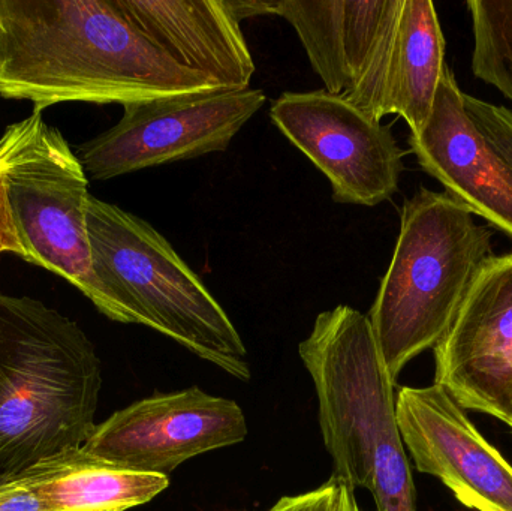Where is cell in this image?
Wrapping results in <instances>:
<instances>
[{"label": "cell", "mask_w": 512, "mask_h": 511, "mask_svg": "<svg viewBox=\"0 0 512 511\" xmlns=\"http://www.w3.org/2000/svg\"><path fill=\"white\" fill-rule=\"evenodd\" d=\"M218 90L155 47L114 0H0V96L26 99L35 113Z\"/></svg>", "instance_id": "6da1fadb"}, {"label": "cell", "mask_w": 512, "mask_h": 511, "mask_svg": "<svg viewBox=\"0 0 512 511\" xmlns=\"http://www.w3.org/2000/svg\"><path fill=\"white\" fill-rule=\"evenodd\" d=\"M101 386V360L77 323L0 294V474L83 447Z\"/></svg>", "instance_id": "7a4b0ae2"}, {"label": "cell", "mask_w": 512, "mask_h": 511, "mask_svg": "<svg viewBox=\"0 0 512 511\" xmlns=\"http://www.w3.org/2000/svg\"><path fill=\"white\" fill-rule=\"evenodd\" d=\"M493 257V231L447 192L421 186L403 203L390 266L369 317L391 380L453 326Z\"/></svg>", "instance_id": "3957f363"}, {"label": "cell", "mask_w": 512, "mask_h": 511, "mask_svg": "<svg viewBox=\"0 0 512 511\" xmlns=\"http://www.w3.org/2000/svg\"><path fill=\"white\" fill-rule=\"evenodd\" d=\"M87 234L93 272L113 306V321L150 327L249 381L248 350L233 321L149 222L90 195Z\"/></svg>", "instance_id": "277c9868"}, {"label": "cell", "mask_w": 512, "mask_h": 511, "mask_svg": "<svg viewBox=\"0 0 512 511\" xmlns=\"http://www.w3.org/2000/svg\"><path fill=\"white\" fill-rule=\"evenodd\" d=\"M0 173L23 260L62 276L113 320L93 272L86 170L62 132L35 111L12 123L0 137Z\"/></svg>", "instance_id": "5b68a950"}, {"label": "cell", "mask_w": 512, "mask_h": 511, "mask_svg": "<svg viewBox=\"0 0 512 511\" xmlns=\"http://www.w3.org/2000/svg\"><path fill=\"white\" fill-rule=\"evenodd\" d=\"M267 101L262 90L165 96L123 105L116 126L78 147L95 180L224 152Z\"/></svg>", "instance_id": "8992f818"}, {"label": "cell", "mask_w": 512, "mask_h": 511, "mask_svg": "<svg viewBox=\"0 0 512 511\" xmlns=\"http://www.w3.org/2000/svg\"><path fill=\"white\" fill-rule=\"evenodd\" d=\"M270 117L330 180L336 203L375 207L399 191L405 152L388 126L343 96L286 92Z\"/></svg>", "instance_id": "52a82bcc"}, {"label": "cell", "mask_w": 512, "mask_h": 511, "mask_svg": "<svg viewBox=\"0 0 512 511\" xmlns=\"http://www.w3.org/2000/svg\"><path fill=\"white\" fill-rule=\"evenodd\" d=\"M246 437L248 423L237 402L189 387L155 393L116 411L96 425L83 447L110 464L170 477L189 459Z\"/></svg>", "instance_id": "ba28073f"}, {"label": "cell", "mask_w": 512, "mask_h": 511, "mask_svg": "<svg viewBox=\"0 0 512 511\" xmlns=\"http://www.w3.org/2000/svg\"><path fill=\"white\" fill-rule=\"evenodd\" d=\"M396 383L384 366L340 384L319 414L333 477L366 489L376 511H417V494L396 422Z\"/></svg>", "instance_id": "9c48e42d"}, {"label": "cell", "mask_w": 512, "mask_h": 511, "mask_svg": "<svg viewBox=\"0 0 512 511\" xmlns=\"http://www.w3.org/2000/svg\"><path fill=\"white\" fill-rule=\"evenodd\" d=\"M435 384L465 410L512 422V252L493 255L435 348Z\"/></svg>", "instance_id": "30bf717a"}, {"label": "cell", "mask_w": 512, "mask_h": 511, "mask_svg": "<svg viewBox=\"0 0 512 511\" xmlns=\"http://www.w3.org/2000/svg\"><path fill=\"white\" fill-rule=\"evenodd\" d=\"M396 422L415 468L441 480L463 506L512 511L511 465L444 387H400Z\"/></svg>", "instance_id": "8fae6325"}, {"label": "cell", "mask_w": 512, "mask_h": 511, "mask_svg": "<svg viewBox=\"0 0 512 511\" xmlns=\"http://www.w3.org/2000/svg\"><path fill=\"white\" fill-rule=\"evenodd\" d=\"M445 68V38L433 2L393 0L360 78L342 96L379 122L397 114L418 134L429 122Z\"/></svg>", "instance_id": "7c38bea8"}, {"label": "cell", "mask_w": 512, "mask_h": 511, "mask_svg": "<svg viewBox=\"0 0 512 511\" xmlns=\"http://www.w3.org/2000/svg\"><path fill=\"white\" fill-rule=\"evenodd\" d=\"M465 93L445 68L429 122L409 135L418 164L472 215L512 239V168L466 111Z\"/></svg>", "instance_id": "4fadbf2b"}, {"label": "cell", "mask_w": 512, "mask_h": 511, "mask_svg": "<svg viewBox=\"0 0 512 511\" xmlns=\"http://www.w3.org/2000/svg\"><path fill=\"white\" fill-rule=\"evenodd\" d=\"M122 14L177 65L222 90L249 89L255 62L228 0H114Z\"/></svg>", "instance_id": "5bb4252c"}, {"label": "cell", "mask_w": 512, "mask_h": 511, "mask_svg": "<svg viewBox=\"0 0 512 511\" xmlns=\"http://www.w3.org/2000/svg\"><path fill=\"white\" fill-rule=\"evenodd\" d=\"M393 0H277L273 14L291 23L325 90L352 89L390 14Z\"/></svg>", "instance_id": "9a60e30c"}, {"label": "cell", "mask_w": 512, "mask_h": 511, "mask_svg": "<svg viewBox=\"0 0 512 511\" xmlns=\"http://www.w3.org/2000/svg\"><path fill=\"white\" fill-rule=\"evenodd\" d=\"M21 471L51 511H125L150 503L170 486V477L110 464L84 447L63 450Z\"/></svg>", "instance_id": "2e32d148"}, {"label": "cell", "mask_w": 512, "mask_h": 511, "mask_svg": "<svg viewBox=\"0 0 512 511\" xmlns=\"http://www.w3.org/2000/svg\"><path fill=\"white\" fill-rule=\"evenodd\" d=\"M474 32L472 72L512 104V0L466 2Z\"/></svg>", "instance_id": "e0dca14e"}, {"label": "cell", "mask_w": 512, "mask_h": 511, "mask_svg": "<svg viewBox=\"0 0 512 511\" xmlns=\"http://www.w3.org/2000/svg\"><path fill=\"white\" fill-rule=\"evenodd\" d=\"M466 111L484 137L512 168V110L472 95H463Z\"/></svg>", "instance_id": "ac0fdd59"}, {"label": "cell", "mask_w": 512, "mask_h": 511, "mask_svg": "<svg viewBox=\"0 0 512 511\" xmlns=\"http://www.w3.org/2000/svg\"><path fill=\"white\" fill-rule=\"evenodd\" d=\"M0 511H51L23 471L0 474Z\"/></svg>", "instance_id": "d6986e66"}, {"label": "cell", "mask_w": 512, "mask_h": 511, "mask_svg": "<svg viewBox=\"0 0 512 511\" xmlns=\"http://www.w3.org/2000/svg\"><path fill=\"white\" fill-rule=\"evenodd\" d=\"M337 494H339V482L331 477L324 485L306 494L280 498L267 511H334Z\"/></svg>", "instance_id": "ffe728a7"}, {"label": "cell", "mask_w": 512, "mask_h": 511, "mask_svg": "<svg viewBox=\"0 0 512 511\" xmlns=\"http://www.w3.org/2000/svg\"><path fill=\"white\" fill-rule=\"evenodd\" d=\"M5 252H11L21 258L24 254L23 246H21L17 231H15L14 221H12L5 183H3L2 173H0V254H5Z\"/></svg>", "instance_id": "44dd1931"}, {"label": "cell", "mask_w": 512, "mask_h": 511, "mask_svg": "<svg viewBox=\"0 0 512 511\" xmlns=\"http://www.w3.org/2000/svg\"><path fill=\"white\" fill-rule=\"evenodd\" d=\"M339 482V480H337ZM334 511H363L355 500V494L348 486L339 482V494H337L336 509Z\"/></svg>", "instance_id": "7402d4cb"}, {"label": "cell", "mask_w": 512, "mask_h": 511, "mask_svg": "<svg viewBox=\"0 0 512 511\" xmlns=\"http://www.w3.org/2000/svg\"><path fill=\"white\" fill-rule=\"evenodd\" d=\"M510 428L512 429V422H511Z\"/></svg>", "instance_id": "603a6c76"}]
</instances>
